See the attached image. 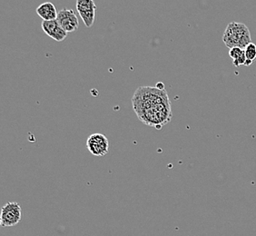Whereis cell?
<instances>
[{
    "instance_id": "obj_1",
    "label": "cell",
    "mask_w": 256,
    "mask_h": 236,
    "mask_svg": "<svg viewBox=\"0 0 256 236\" xmlns=\"http://www.w3.org/2000/svg\"><path fill=\"white\" fill-rule=\"evenodd\" d=\"M134 111L142 123L161 128L172 119L171 102L166 89L156 86H141L132 98Z\"/></svg>"
},
{
    "instance_id": "obj_2",
    "label": "cell",
    "mask_w": 256,
    "mask_h": 236,
    "mask_svg": "<svg viewBox=\"0 0 256 236\" xmlns=\"http://www.w3.org/2000/svg\"><path fill=\"white\" fill-rule=\"evenodd\" d=\"M222 41L230 50L234 48H240L246 50L247 46L251 44V34L249 28L242 23L231 22L227 26L224 33Z\"/></svg>"
},
{
    "instance_id": "obj_3",
    "label": "cell",
    "mask_w": 256,
    "mask_h": 236,
    "mask_svg": "<svg viewBox=\"0 0 256 236\" xmlns=\"http://www.w3.org/2000/svg\"><path fill=\"white\" fill-rule=\"evenodd\" d=\"M22 219V209L18 202H8L2 207L0 224L1 226H15Z\"/></svg>"
},
{
    "instance_id": "obj_4",
    "label": "cell",
    "mask_w": 256,
    "mask_h": 236,
    "mask_svg": "<svg viewBox=\"0 0 256 236\" xmlns=\"http://www.w3.org/2000/svg\"><path fill=\"white\" fill-rule=\"evenodd\" d=\"M86 148L96 156H104L109 152V141L102 134H93L86 141Z\"/></svg>"
},
{
    "instance_id": "obj_5",
    "label": "cell",
    "mask_w": 256,
    "mask_h": 236,
    "mask_svg": "<svg viewBox=\"0 0 256 236\" xmlns=\"http://www.w3.org/2000/svg\"><path fill=\"white\" fill-rule=\"evenodd\" d=\"M56 21L58 22V25L66 33H72V32H74L78 30V18L72 10L63 8V10H60L58 14Z\"/></svg>"
},
{
    "instance_id": "obj_6",
    "label": "cell",
    "mask_w": 256,
    "mask_h": 236,
    "mask_svg": "<svg viewBox=\"0 0 256 236\" xmlns=\"http://www.w3.org/2000/svg\"><path fill=\"white\" fill-rule=\"evenodd\" d=\"M41 26L44 33L58 42L64 41L68 36V33L58 25V22L56 20L43 21Z\"/></svg>"
},
{
    "instance_id": "obj_7",
    "label": "cell",
    "mask_w": 256,
    "mask_h": 236,
    "mask_svg": "<svg viewBox=\"0 0 256 236\" xmlns=\"http://www.w3.org/2000/svg\"><path fill=\"white\" fill-rule=\"evenodd\" d=\"M36 12L43 20V21L56 20L58 14L56 12L54 4L51 2H46L41 4L38 8H36Z\"/></svg>"
},
{
    "instance_id": "obj_8",
    "label": "cell",
    "mask_w": 256,
    "mask_h": 236,
    "mask_svg": "<svg viewBox=\"0 0 256 236\" xmlns=\"http://www.w3.org/2000/svg\"><path fill=\"white\" fill-rule=\"evenodd\" d=\"M229 56L232 58V64L234 66L239 68L246 64L247 60L246 51L240 48H234L230 50Z\"/></svg>"
},
{
    "instance_id": "obj_9",
    "label": "cell",
    "mask_w": 256,
    "mask_h": 236,
    "mask_svg": "<svg viewBox=\"0 0 256 236\" xmlns=\"http://www.w3.org/2000/svg\"><path fill=\"white\" fill-rule=\"evenodd\" d=\"M78 13L82 20L84 21L86 26L91 28L92 26L94 25L96 16V8H92V10H86V11H81Z\"/></svg>"
},
{
    "instance_id": "obj_10",
    "label": "cell",
    "mask_w": 256,
    "mask_h": 236,
    "mask_svg": "<svg viewBox=\"0 0 256 236\" xmlns=\"http://www.w3.org/2000/svg\"><path fill=\"white\" fill-rule=\"evenodd\" d=\"M96 6L93 0H78L76 1V10L78 12L96 8Z\"/></svg>"
},
{
    "instance_id": "obj_11",
    "label": "cell",
    "mask_w": 256,
    "mask_h": 236,
    "mask_svg": "<svg viewBox=\"0 0 256 236\" xmlns=\"http://www.w3.org/2000/svg\"><path fill=\"white\" fill-rule=\"evenodd\" d=\"M246 51V58L250 61H254L256 60V44H254L252 42L251 44H248L246 46V48L244 50Z\"/></svg>"
}]
</instances>
